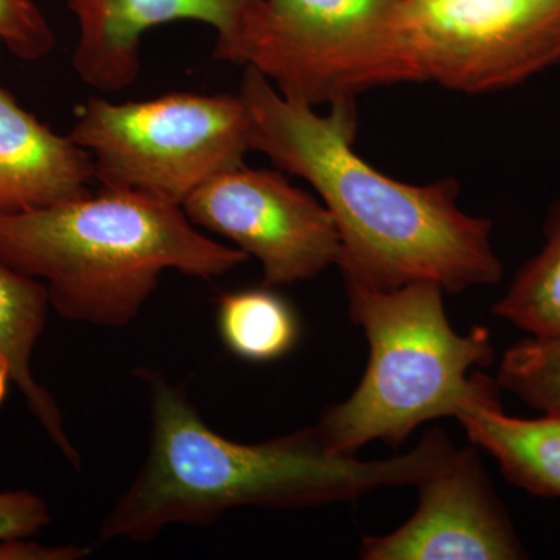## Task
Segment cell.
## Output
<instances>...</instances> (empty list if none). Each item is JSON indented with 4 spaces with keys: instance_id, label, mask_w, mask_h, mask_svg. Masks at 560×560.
I'll return each instance as SVG.
<instances>
[{
    "instance_id": "cell-10",
    "label": "cell",
    "mask_w": 560,
    "mask_h": 560,
    "mask_svg": "<svg viewBox=\"0 0 560 560\" xmlns=\"http://www.w3.org/2000/svg\"><path fill=\"white\" fill-rule=\"evenodd\" d=\"M79 24L72 65L83 83L116 92L140 72L145 33L171 22L191 21L217 32V46L230 43L259 0H66Z\"/></svg>"
},
{
    "instance_id": "cell-19",
    "label": "cell",
    "mask_w": 560,
    "mask_h": 560,
    "mask_svg": "<svg viewBox=\"0 0 560 560\" xmlns=\"http://www.w3.org/2000/svg\"><path fill=\"white\" fill-rule=\"evenodd\" d=\"M90 552V548L73 545L47 547L28 540V537L0 540V560H79L86 558Z\"/></svg>"
},
{
    "instance_id": "cell-12",
    "label": "cell",
    "mask_w": 560,
    "mask_h": 560,
    "mask_svg": "<svg viewBox=\"0 0 560 560\" xmlns=\"http://www.w3.org/2000/svg\"><path fill=\"white\" fill-rule=\"evenodd\" d=\"M49 291L40 280L0 260V407L11 388L20 390L51 444L77 470L80 452L70 440L58 401L32 372V357L46 329Z\"/></svg>"
},
{
    "instance_id": "cell-2",
    "label": "cell",
    "mask_w": 560,
    "mask_h": 560,
    "mask_svg": "<svg viewBox=\"0 0 560 560\" xmlns=\"http://www.w3.org/2000/svg\"><path fill=\"white\" fill-rule=\"evenodd\" d=\"M136 375L149 389V452L103 521L98 544H149L167 526H209L238 508L300 510L419 486L456 452L438 429L411 452L375 460L329 451L316 425L243 444L210 429L183 385L149 368Z\"/></svg>"
},
{
    "instance_id": "cell-17",
    "label": "cell",
    "mask_w": 560,
    "mask_h": 560,
    "mask_svg": "<svg viewBox=\"0 0 560 560\" xmlns=\"http://www.w3.org/2000/svg\"><path fill=\"white\" fill-rule=\"evenodd\" d=\"M0 46L24 61L49 57L55 33L35 0H0Z\"/></svg>"
},
{
    "instance_id": "cell-18",
    "label": "cell",
    "mask_w": 560,
    "mask_h": 560,
    "mask_svg": "<svg viewBox=\"0 0 560 560\" xmlns=\"http://www.w3.org/2000/svg\"><path fill=\"white\" fill-rule=\"evenodd\" d=\"M51 523L46 501L31 490L0 492V540L35 536Z\"/></svg>"
},
{
    "instance_id": "cell-15",
    "label": "cell",
    "mask_w": 560,
    "mask_h": 560,
    "mask_svg": "<svg viewBox=\"0 0 560 560\" xmlns=\"http://www.w3.org/2000/svg\"><path fill=\"white\" fill-rule=\"evenodd\" d=\"M544 234V248L522 265L492 312L533 337H556L560 335V201L551 206Z\"/></svg>"
},
{
    "instance_id": "cell-8",
    "label": "cell",
    "mask_w": 560,
    "mask_h": 560,
    "mask_svg": "<svg viewBox=\"0 0 560 560\" xmlns=\"http://www.w3.org/2000/svg\"><path fill=\"white\" fill-rule=\"evenodd\" d=\"M183 209L195 226L259 261L267 287L315 279L340 261L329 210L282 173L238 165L191 191Z\"/></svg>"
},
{
    "instance_id": "cell-6",
    "label": "cell",
    "mask_w": 560,
    "mask_h": 560,
    "mask_svg": "<svg viewBox=\"0 0 560 560\" xmlns=\"http://www.w3.org/2000/svg\"><path fill=\"white\" fill-rule=\"evenodd\" d=\"M70 138L105 189L138 191L183 208L191 191L245 164L249 119L238 94L173 92L149 101L92 97Z\"/></svg>"
},
{
    "instance_id": "cell-16",
    "label": "cell",
    "mask_w": 560,
    "mask_h": 560,
    "mask_svg": "<svg viewBox=\"0 0 560 560\" xmlns=\"http://www.w3.org/2000/svg\"><path fill=\"white\" fill-rule=\"evenodd\" d=\"M497 382L530 408L560 415V335L533 337L511 346Z\"/></svg>"
},
{
    "instance_id": "cell-11",
    "label": "cell",
    "mask_w": 560,
    "mask_h": 560,
    "mask_svg": "<svg viewBox=\"0 0 560 560\" xmlns=\"http://www.w3.org/2000/svg\"><path fill=\"white\" fill-rule=\"evenodd\" d=\"M86 150L58 135L0 88V213L24 212L90 191Z\"/></svg>"
},
{
    "instance_id": "cell-1",
    "label": "cell",
    "mask_w": 560,
    "mask_h": 560,
    "mask_svg": "<svg viewBox=\"0 0 560 560\" xmlns=\"http://www.w3.org/2000/svg\"><path fill=\"white\" fill-rule=\"evenodd\" d=\"M238 95L248 113L250 151L307 180L329 210L346 287L389 291L433 282L459 294L503 278L492 223L459 209L455 179L412 186L355 153V101L331 103L323 116L285 97L254 68H245Z\"/></svg>"
},
{
    "instance_id": "cell-13",
    "label": "cell",
    "mask_w": 560,
    "mask_h": 560,
    "mask_svg": "<svg viewBox=\"0 0 560 560\" xmlns=\"http://www.w3.org/2000/svg\"><path fill=\"white\" fill-rule=\"evenodd\" d=\"M500 389L490 381L455 419L475 445L497 459L508 481L533 495L560 499V415L511 418L501 408Z\"/></svg>"
},
{
    "instance_id": "cell-7",
    "label": "cell",
    "mask_w": 560,
    "mask_h": 560,
    "mask_svg": "<svg viewBox=\"0 0 560 560\" xmlns=\"http://www.w3.org/2000/svg\"><path fill=\"white\" fill-rule=\"evenodd\" d=\"M401 31L420 81L466 94L560 62V0H405Z\"/></svg>"
},
{
    "instance_id": "cell-14",
    "label": "cell",
    "mask_w": 560,
    "mask_h": 560,
    "mask_svg": "<svg viewBox=\"0 0 560 560\" xmlns=\"http://www.w3.org/2000/svg\"><path fill=\"white\" fill-rule=\"evenodd\" d=\"M217 329L226 349L250 363L282 359L298 345L301 334L293 305L267 285L221 294Z\"/></svg>"
},
{
    "instance_id": "cell-3",
    "label": "cell",
    "mask_w": 560,
    "mask_h": 560,
    "mask_svg": "<svg viewBox=\"0 0 560 560\" xmlns=\"http://www.w3.org/2000/svg\"><path fill=\"white\" fill-rule=\"evenodd\" d=\"M248 259L202 234L180 206L138 191L102 187L0 213V260L40 280L50 307L73 323L127 326L165 271L210 280Z\"/></svg>"
},
{
    "instance_id": "cell-9",
    "label": "cell",
    "mask_w": 560,
    "mask_h": 560,
    "mask_svg": "<svg viewBox=\"0 0 560 560\" xmlns=\"http://www.w3.org/2000/svg\"><path fill=\"white\" fill-rule=\"evenodd\" d=\"M419 506L400 528L364 537V560H515L526 558L506 510L474 448L418 486Z\"/></svg>"
},
{
    "instance_id": "cell-4",
    "label": "cell",
    "mask_w": 560,
    "mask_h": 560,
    "mask_svg": "<svg viewBox=\"0 0 560 560\" xmlns=\"http://www.w3.org/2000/svg\"><path fill=\"white\" fill-rule=\"evenodd\" d=\"M349 316L370 342V361L352 396L324 410L316 423L329 451L357 455L374 441L400 447L423 423L456 418L490 382L471 368L495 359L486 327L460 335L433 282L389 291L346 287Z\"/></svg>"
},
{
    "instance_id": "cell-5",
    "label": "cell",
    "mask_w": 560,
    "mask_h": 560,
    "mask_svg": "<svg viewBox=\"0 0 560 560\" xmlns=\"http://www.w3.org/2000/svg\"><path fill=\"white\" fill-rule=\"evenodd\" d=\"M405 0H259L213 58L259 70L316 108L420 81L401 31Z\"/></svg>"
}]
</instances>
